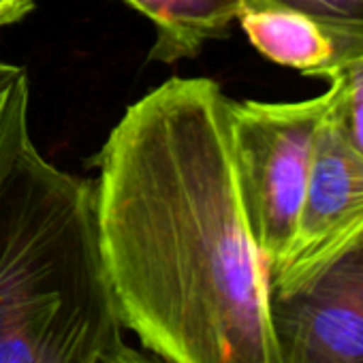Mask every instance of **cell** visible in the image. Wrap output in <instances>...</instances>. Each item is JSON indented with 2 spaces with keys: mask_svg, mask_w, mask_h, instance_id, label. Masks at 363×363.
I'll return each mask as SVG.
<instances>
[{
  "mask_svg": "<svg viewBox=\"0 0 363 363\" xmlns=\"http://www.w3.org/2000/svg\"><path fill=\"white\" fill-rule=\"evenodd\" d=\"M335 90V107L348 141L363 154V56L327 79Z\"/></svg>",
  "mask_w": 363,
  "mask_h": 363,
  "instance_id": "cell-10",
  "label": "cell"
},
{
  "mask_svg": "<svg viewBox=\"0 0 363 363\" xmlns=\"http://www.w3.org/2000/svg\"><path fill=\"white\" fill-rule=\"evenodd\" d=\"M246 7L293 9L363 45V0H246Z\"/></svg>",
  "mask_w": 363,
  "mask_h": 363,
  "instance_id": "cell-9",
  "label": "cell"
},
{
  "mask_svg": "<svg viewBox=\"0 0 363 363\" xmlns=\"http://www.w3.org/2000/svg\"><path fill=\"white\" fill-rule=\"evenodd\" d=\"M28 143V75L0 60V189Z\"/></svg>",
  "mask_w": 363,
  "mask_h": 363,
  "instance_id": "cell-8",
  "label": "cell"
},
{
  "mask_svg": "<svg viewBox=\"0 0 363 363\" xmlns=\"http://www.w3.org/2000/svg\"><path fill=\"white\" fill-rule=\"evenodd\" d=\"M35 9V0H0V28L22 22Z\"/></svg>",
  "mask_w": 363,
  "mask_h": 363,
  "instance_id": "cell-11",
  "label": "cell"
},
{
  "mask_svg": "<svg viewBox=\"0 0 363 363\" xmlns=\"http://www.w3.org/2000/svg\"><path fill=\"white\" fill-rule=\"evenodd\" d=\"M238 22L261 56L308 77L329 79L363 56L361 43L293 9L244 7Z\"/></svg>",
  "mask_w": 363,
  "mask_h": 363,
  "instance_id": "cell-6",
  "label": "cell"
},
{
  "mask_svg": "<svg viewBox=\"0 0 363 363\" xmlns=\"http://www.w3.org/2000/svg\"><path fill=\"white\" fill-rule=\"evenodd\" d=\"M122 329L94 179L58 169L30 141L0 189V363H103Z\"/></svg>",
  "mask_w": 363,
  "mask_h": 363,
  "instance_id": "cell-2",
  "label": "cell"
},
{
  "mask_svg": "<svg viewBox=\"0 0 363 363\" xmlns=\"http://www.w3.org/2000/svg\"><path fill=\"white\" fill-rule=\"evenodd\" d=\"M269 308L282 363H363V235Z\"/></svg>",
  "mask_w": 363,
  "mask_h": 363,
  "instance_id": "cell-5",
  "label": "cell"
},
{
  "mask_svg": "<svg viewBox=\"0 0 363 363\" xmlns=\"http://www.w3.org/2000/svg\"><path fill=\"white\" fill-rule=\"evenodd\" d=\"M325 94L295 103L229 101L231 156L244 212L267 265L284 259L301 214Z\"/></svg>",
  "mask_w": 363,
  "mask_h": 363,
  "instance_id": "cell-3",
  "label": "cell"
},
{
  "mask_svg": "<svg viewBox=\"0 0 363 363\" xmlns=\"http://www.w3.org/2000/svg\"><path fill=\"white\" fill-rule=\"evenodd\" d=\"M143 13L156 33L150 60L173 65L193 58L201 48L229 33L246 0H124Z\"/></svg>",
  "mask_w": 363,
  "mask_h": 363,
  "instance_id": "cell-7",
  "label": "cell"
},
{
  "mask_svg": "<svg viewBox=\"0 0 363 363\" xmlns=\"http://www.w3.org/2000/svg\"><path fill=\"white\" fill-rule=\"evenodd\" d=\"M229 96L171 77L92 158L99 244L122 325L162 363H282L269 274L231 156Z\"/></svg>",
  "mask_w": 363,
  "mask_h": 363,
  "instance_id": "cell-1",
  "label": "cell"
},
{
  "mask_svg": "<svg viewBox=\"0 0 363 363\" xmlns=\"http://www.w3.org/2000/svg\"><path fill=\"white\" fill-rule=\"evenodd\" d=\"M329 94L293 242L269 272L274 291L306 282L363 235V154L346 137L331 84Z\"/></svg>",
  "mask_w": 363,
  "mask_h": 363,
  "instance_id": "cell-4",
  "label": "cell"
}]
</instances>
